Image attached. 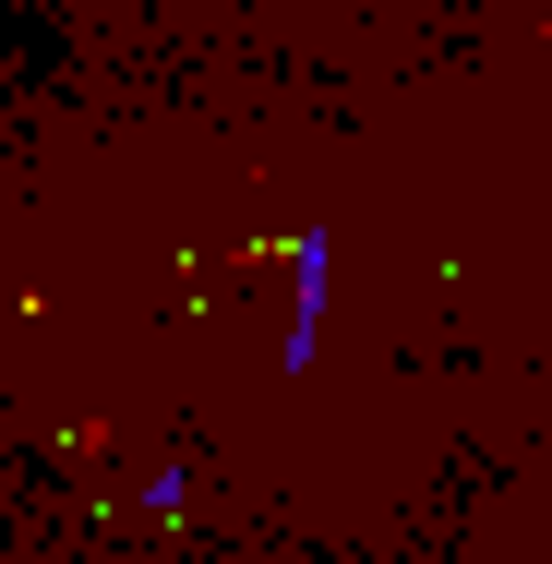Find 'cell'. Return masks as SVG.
<instances>
[{
	"label": "cell",
	"mask_w": 552,
	"mask_h": 564,
	"mask_svg": "<svg viewBox=\"0 0 552 564\" xmlns=\"http://www.w3.org/2000/svg\"><path fill=\"white\" fill-rule=\"evenodd\" d=\"M301 301H289V372H313V348H325V264H336V240L325 228H301Z\"/></svg>",
	"instance_id": "obj_1"
}]
</instances>
